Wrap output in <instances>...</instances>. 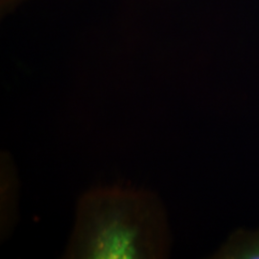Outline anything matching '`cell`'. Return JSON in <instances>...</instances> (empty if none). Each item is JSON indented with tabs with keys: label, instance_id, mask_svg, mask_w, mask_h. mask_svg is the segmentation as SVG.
Instances as JSON below:
<instances>
[{
	"label": "cell",
	"instance_id": "3",
	"mask_svg": "<svg viewBox=\"0 0 259 259\" xmlns=\"http://www.w3.org/2000/svg\"><path fill=\"white\" fill-rule=\"evenodd\" d=\"M218 255L227 258H259V232L231 241Z\"/></svg>",
	"mask_w": 259,
	"mask_h": 259
},
{
	"label": "cell",
	"instance_id": "1",
	"mask_svg": "<svg viewBox=\"0 0 259 259\" xmlns=\"http://www.w3.org/2000/svg\"><path fill=\"white\" fill-rule=\"evenodd\" d=\"M171 233L161 200L148 189L96 187L77 204L65 258H165Z\"/></svg>",
	"mask_w": 259,
	"mask_h": 259
},
{
	"label": "cell",
	"instance_id": "2",
	"mask_svg": "<svg viewBox=\"0 0 259 259\" xmlns=\"http://www.w3.org/2000/svg\"><path fill=\"white\" fill-rule=\"evenodd\" d=\"M1 239H6L19 219V175L13 158L8 153H1Z\"/></svg>",
	"mask_w": 259,
	"mask_h": 259
},
{
	"label": "cell",
	"instance_id": "4",
	"mask_svg": "<svg viewBox=\"0 0 259 259\" xmlns=\"http://www.w3.org/2000/svg\"><path fill=\"white\" fill-rule=\"evenodd\" d=\"M27 0H0V9L1 15L5 16L10 12L14 11L19 5L23 4Z\"/></svg>",
	"mask_w": 259,
	"mask_h": 259
}]
</instances>
